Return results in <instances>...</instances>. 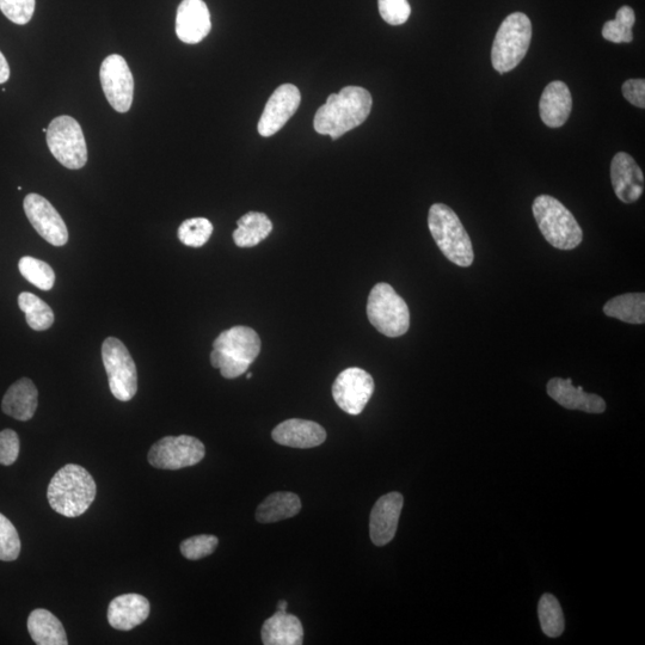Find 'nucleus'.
<instances>
[{
	"label": "nucleus",
	"mask_w": 645,
	"mask_h": 645,
	"mask_svg": "<svg viewBox=\"0 0 645 645\" xmlns=\"http://www.w3.org/2000/svg\"><path fill=\"white\" fill-rule=\"evenodd\" d=\"M548 393L565 409L580 410L588 414H602L606 410L604 399L598 395L586 393L581 386H574L571 379H551L548 383Z\"/></svg>",
	"instance_id": "nucleus-18"
},
{
	"label": "nucleus",
	"mask_w": 645,
	"mask_h": 645,
	"mask_svg": "<svg viewBox=\"0 0 645 645\" xmlns=\"http://www.w3.org/2000/svg\"><path fill=\"white\" fill-rule=\"evenodd\" d=\"M35 0H0V11L12 23L24 26L32 20Z\"/></svg>",
	"instance_id": "nucleus-35"
},
{
	"label": "nucleus",
	"mask_w": 645,
	"mask_h": 645,
	"mask_svg": "<svg viewBox=\"0 0 645 645\" xmlns=\"http://www.w3.org/2000/svg\"><path fill=\"white\" fill-rule=\"evenodd\" d=\"M211 29L210 10L204 0H183L176 15L177 38L195 45L204 40Z\"/></svg>",
	"instance_id": "nucleus-16"
},
{
	"label": "nucleus",
	"mask_w": 645,
	"mask_h": 645,
	"mask_svg": "<svg viewBox=\"0 0 645 645\" xmlns=\"http://www.w3.org/2000/svg\"><path fill=\"white\" fill-rule=\"evenodd\" d=\"M374 392V380L362 368L342 371L333 385V397L340 409L349 415H360Z\"/></svg>",
	"instance_id": "nucleus-12"
},
{
	"label": "nucleus",
	"mask_w": 645,
	"mask_h": 645,
	"mask_svg": "<svg viewBox=\"0 0 645 645\" xmlns=\"http://www.w3.org/2000/svg\"><path fill=\"white\" fill-rule=\"evenodd\" d=\"M538 616L546 636L556 638L564 631V614L561 605L552 594H544L538 605Z\"/></svg>",
	"instance_id": "nucleus-29"
},
{
	"label": "nucleus",
	"mask_w": 645,
	"mask_h": 645,
	"mask_svg": "<svg viewBox=\"0 0 645 645\" xmlns=\"http://www.w3.org/2000/svg\"><path fill=\"white\" fill-rule=\"evenodd\" d=\"M150 610V602L143 595H120L109 604L108 622L116 630H133L149 618Z\"/></svg>",
	"instance_id": "nucleus-20"
},
{
	"label": "nucleus",
	"mask_w": 645,
	"mask_h": 645,
	"mask_svg": "<svg viewBox=\"0 0 645 645\" xmlns=\"http://www.w3.org/2000/svg\"><path fill=\"white\" fill-rule=\"evenodd\" d=\"M10 78V66L4 54L0 52V84L8 82Z\"/></svg>",
	"instance_id": "nucleus-39"
},
{
	"label": "nucleus",
	"mask_w": 645,
	"mask_h": 645,
	"mask_svg": "<svg viewBox=\"0 0 645 645\" xmlns=\"http://www.w3.org/2000/svg\"><path fill=\"white\" fill-rule=\"evenodd\" d=\"M39 392L32 380L22 378L10 386L2 403L4 414L18 421L32 420L38 409Z\"/></svg>",
	"instance_id": "nucleus-22"
},
{
	"label": "nucleus",
	"mask_w": 645,
	"mask_h": 645,
	"mask_svg": "<svg viewBox=\"0 0 645 645\" xmlns=\"http://www.w3.org/2000/svg\"><path fill=\"white\" fill-rule=\"evenodd\" d=\"M206 456L205 445L194 436H165L149 452V463L161 470H181L199 464Z\"/></svg>",
	"instance_id": "nucleus-10"
},
{
	"label": "nucleus",
	"mask_w": 645,
	"mask_h": 645,
	"mask_svg": "<svg viewBox=\"0 0 645 645\" xmlns=\"http://www.w3.org/2000/svg\"><path fill=\"white\" fill-rule=\"evenodd\" d=\"M286 610H287V602L284 600H281L278 604V611L286 612Z\"/></svg>",
	"instance_id": "nucleus-40"
},
{
	"label": "nucleus",
	"mask_w": 645,
	"mask_h": 645,
	"mask_svg": "<svg viewBox=\"0 0 645 645\" xmlns=\"http://www.w3.org/2000/svg\"><path fill=\"white\" fill-rule=\"evenodd\" d=\"M100 79L110 106L118 113H127L133 103L134 79L125 58L112 54L104 59Z\"/></svg>",
	"instance_id": "nucleus-11"
},
{
	"label": "nucleus",
	"mask_w": 645,
	"mask_h": 645,
	"mask_svg": "<svg viewBox=\"0 0 645 645\" xmlns=\"http://www.w3.org/2000/svg\"><path fill=\"white\" fill-rule=\"evenodd\" d=\"M272 436L279 445L305 450L324 444L327 432L316 422L292 419L276 426Z\"/></svg>",
	"instance_id": "nucleus-19"
},
{
	"label": "nucleus",
	"mask_w": 645,
	"mask_h": 645,
	"mask_svg": "<svg viewBox=\"0 0 645 645\" xmlns=\"http://www.w3.org/2000/svg\"><path fill=\"white\" fill-rule=\"evenodd\" d=\"M372 96L360 86H347L339 94H331L327 103L317 110L316 132L337 140L364 124L372 109Z\"/></svg>",
	"instance_id": "nucleus-1"
},
{
	"label": "nucleus",
	"mask_w": 645,
	"mask_h": 645,
	"mask_svg": "<svg viewBox=\"0 0 645 645\" xmlns=\"http://www.w3.org/2000/svg\"><path fill=\"white\" fill-rule=\"evenodd\" d=\"M20 554V536L12 522L0 513V561H16Z\"/></svg>",
	"instance_id": "nucleus-33"
},
{
	"label": "nucleus",
	"mask_w": 645,
	"mask_h": 645,
	"mask_svg": "<svg viewBox=\"0 0 645 645\" xmlns=\"http://www.w3.org/2000/svg\"><path fill=\"white\" fill-rule=\"evenodd\" d=\"M301 511L299 496L287 491H279L266 497L256 511V520L261 524H273L293 518Z\"/></svg>",
	"instance_id": "nucleus-25"
},
{
	"label": "nucleus",
	"mask_w": 645,
	"mask_h": 645,
	"mask_svg": "<svg viewBox=\"0 0 645 645\" xmlns=\"http://www.w3.org/2000/svg\"><path fill=\"white\" fill-rule=\"evenodd\" d=\"M18 306L26 313L27 323L35 331H45L54 323V313L45 301L33 293L23 292L18 297Z\"/></svg>",
	"instance_id": "nucleus-28"
},
{
	"label": "nucleus",
	"mask_w": 645,
	"mask_h": 645,
	"mask_svg": "<svg viewBox=\"0 0 645 645\" xmlns=\"http://www.w3.org/2000/svg\"><path fill=\"white\" fill-rule=\"evenodd\" d=\"M233 241L239 248H253L264 241L273 231V223L264 213L249 212L237 221Z\"/></svg>",
	"instance_id": "nucleus-26"
},
{
	"label": "nucleus",
	"mask_w": 645,
	"mask_h": 645,
	"mask_svg": "<svg viewBox=\"0 0 645 645\" xmlns=\"http://www.w3.org/2000/svg\"><path fill=\"white\" fill-rule=\"evenodd\" d=\"M605 315L630 324H644V293H628L608 300L604 306Z\"/></svg>",
	"instance_id": "nucleus-27"
},
{
	"label": "nucleus",
	"mask_w": 645,
	"mask_h": 645,
	"mask_svg": "<svg viewBox=\"0 0 645 645\" xmlns=\"http://www.w3.org/2000/svg\"><path fill=\"white\" fill-rule=\"evenodd\" d=\"M573 109V98L567 84L555 81L546 86L539 102L540 118L550 128L565 125Z\"/></svg>",
	"instance_id": "nucleus-21"
},
{
	"label": "nucleus",
	"mask_w": 645,
	"mask_h": 645,
	"mask_svg": "<svg viewBox=\"0 0 645 645\" xmlns=\"http://www.w3.org/2000/svg\"><path fill=\"white\" fill-rule=\"evenodd\" d=\"M300 102L301 95L296 85L279 86L270 96L266 108L263 110L260 122H258V133L264 138L272 137L278 133L296 114Z\"/></svg>",
	"instance_id": "nucleus-14"
},
{
	"label": "nucleus",
	"mask_w": 645,
	"mask_h": 645,
	"mask_svg": "<svg viewBox=\"0 0 645 645\" xmlns=\"http://www.w3.org/2000/svg\"><path fill=\"white\" fill-rule=\"evenodd\" d=\"M20 454V438L14 430L0 432V464L10 466L16 463Z\"/></svg>",
	"instance_id": "nucleus-37"
},
{
	"label": "nucleus",
	"mask_w": 645,
	"mask_h": 645,
	"mask_svg": "<svg viewBox=\"0 0 645 645\" xmlns=\"http://www.w3.org/2000/svg\"><path fill=\"white\" fill-rule=\"evenodd\" d=\"M102 359L113 396L121 402L131 401L138 391V372L125 344L108 337L103 342Z\"/></svg>",
	"instance_id": "nucleus-9"
},
{
	"label": "nucleus",
	"mask_w": 645,
	"mask_h": 645,
	"mask_svg": "<svg viewBox=\"0 0 645 645\" xmlns=\"http://www.w3.org/2000/svg\"><path fill=\"white\" fill-rule=\"evenodd\" d=\"M380 16L391 26H401L409 20L411 8L408 0H378Z\"/></svg>",
	"instance_id": "nucleus-36"
},
{
	"label": "nucleus",
	"mask_w": 645,
	"mask_h": 645,
	"mask_svg": "<svg viewBox=\"0 0 645 645\" xmlns=\"http://www.w3.org/2000/svg\"><path fill=\"white\" fill-rule=\"evenodd\" d=\"M28 631L32 640L39 645H66V632L60 620L47 610H35L28 618Z\"/></svg>",
	"instance_id": "nucleus-24"
},
{
	"label": "nucleus",
	"mask_w": 645,
	"mask_h": 645,
	"mask_svg": "<svg viewBox=\"0 0 645 645\" xmlns=\"http://www.w3.org/2000/svg\"><path fill=\"white\" fill-rule=\"evenodd\" d=\"M24 212L36 232L54 247H64L69 242L65 221L51 202L39 194H29L23 202Z\"/></svg>",
	"instance_id": "nucleus-13"
},
{
	"label": "nucleus",
	"mask_w": 645,
	"mask_h": 645,
	"mask_svg": "<svg viewBox=\"0 0 645 645\" xmlns=\"http://www.w3.org/2000/svg\"><path fill=\"white\" fill-rule=\"evenodd\" d=\"M46 140L49 151L65 168L78 170L85 167L88 146L77 120L67 115L58 116L49 124Z\"/></svg>",
	"instance_id": "nucleus-8"
},
{
	"label": "nucleus",
	"mask_w": 645,
	"mask_h": 645,
	"mask_svg": "<svg viewBox=\"0 0 645 645\" xmlns=\"http://www.w3.org/2000/svg\"><path fill=\"white\" fill-rule=\"evenodd\" d=\"M404 505L399 493L386 494L374 505L370 518V536L374 545L385 546L396 536Z\"/></svg>",
	"instance_id": "nucleus-15"
},
{
	"label": "nucleus",
	"mask_w": 645,
	"mask_h": 645,
	"mask_svg": "<svg viewBox=\"0 0 645 645\" xmlns=\"http://www.w3.org/2000/svg\"><path fill=\"white\" fill-rule=\"evenodd\" d=\"M247 378H248V379H251V378H253V373H248V376H247Z\"/></svg>",
	"instance_id": "nucleus-41"
},
{
	"label": "nucleus",
	"mask_w": 645,
	"mask_h": 645,
	"mask_svg": "<svg viewBox=\"0 0 645 645\" xmlns=\"http://www.w3.org/2000/svg\"><path fill=\"white\" fill-rule=\"evenodd\" d=\"M261 636L266 645H300L304 642V629L298 617L276 611L263 623Z\"/></svg>",
	"instance_id": "nucleus-23"
},
{
	"label": "nucleus",
	"mask_w": 645,
	"mask_h": 645,
	"mask_svg": "<svg viewBox=\"0 0 645 645\" xmlns=\"http://www.w3.org/2000/svg\"><path fill=\"white\" fill-rule=\"evenodd\" d=\"M23 278L42 291H51L55 284V273L48 263L38 258L24 256L18 263Z\"/></svg>",
	"instance_id": "nucleus-30"
},
{
	"label": "nucleus",
	"mask_w": 645,
	"mask_h": 645,
	"mask_svg": "<svg viewBox=\"0 0 645 645\" xmlns=\"http://www.w3.org/2000/svg\"><path fill=\"white\" fill-rule=\"evenodd\" d=\"M219 540L215 536H210V534H201V536H195L188 538L181 543L180 549L182 555L190 561H199L201 558H205L213 554L215 549L218 548Z\"/></svg>",
	"instance_id": "nucleus-34"
},
{
	"label": "nucleus",
	"mask_w": 645,
	"mask_h": 645,
	"mask_svg": "<svg viewBox=\"0 0 645 645\" xmlns=\"http://www.w3.org/2000/svg\"><path fill=\"white\" fill-rule=\"evenodd\" d=\"M368 321L387 337L403 336L410 327V311L404 299L385 282L373 287L367 301Z\"/></svg>",
	"instance_id": "nucleus-7"
},
{
	"label": "nucleus",
	"mask_w": 645,
	"mask_h": 645,
	"mask_svg": "<svg viewBox=\"0 0 645 645\" xmlns=\"http://www.w3.org/2000/svg\"><path fill=\"white\" fill-rule=\"evenodd\" d=\"M261 346L254 329L238 325L223 331L214 341L211 364L226 379L241 377L260 354Z\"/></svg>",
	"instance_id": "nucleus-3"
},
{
	"label": "nucleus",
	"mask_w": 645,
	"mask_h": 645,
	"mask_svg": "<svg viewBox=\"0 0 645 645\" xmlns=\"http://www.w3.org/2000/svg\"><path fill=\"white\" fill-rule=\"evenodd\" d=\"M429 231L447 260L470 267L475 260L471 239L456 212L444 204H434L428 215Z\"/></svg>",
	"instance_id": "nucleus-4"
},
{
	"label": "nucleus",
	"mask_w": 645,
	"mask_h": 645,
	"mask_svg": "<svg viewBox=\"0 0 645 645\" xmlns=\"http://www.w3.org/2000/svg\"><path fill=\"white\" fill-rule=\"evenodd\" d=\"M623 95L626 101L638 108H645V81L644 79H629L623 85Z\"/></svg>",
	"instance_id": "nucleus-38"
},
{
	"label": "nucleus",
	"mask_w": 645,
	"mask_h": 645,
	"mask_svg": "<svg viewBox=\"0 0 645 645\" xmlns=\"http://www.w3.org/2000/svg\"><path fill=\"white\" fill-rule=\"evenodd\" d=\"M611 181L614 193L624 204H632L644 192L643 171L628 153L619 152L611 163Z\"/></svg>",
	"instance_id": "nucleus-17"
},
{
	"label": "nucleus",
	"mask_w": 645,
	"mask_h": 645,
	"mask_svg": "<svg viewBox=\"0 0 645 645\" xmlns=\"http://www.w3.org/2000/svg\"><path fill=\"white\" fill-rule=\"evenodd\" d=\"M533 214L540 231L552 247L573 250L582 242L583 232L567 207L549 195H540L533 202Z\"/></svg>",
	"instance_id": "nucleus-5"
},
{
	"label": "nucleus",
	"mask_w": 645,
	"mask_h": 645,
	"mask_svg": "<svg viewBox=\"0 0 645 645\" xmlns=\"http://www.w3.org/2000/svg\"><path fill=\"white\" fill-rule=\"evenodd\" d=\"M532 40V23L522 12H514L501 24L493 48L491 63L497 72H511L526 57Z\"/></svg>",
	"instance_id": "nucleus-6"
},
{
	"label": "nucleus",
	"mask_w": 645,
	"mask_h": 645,
	"mask_svg": "<svg viewBox=\"0 0 645 645\" xmlns=\"http://www.w3.org/2000/svg\"><path fill=\"white\" fill-rule=\"evenodd\" d=\"M213 225L206 218H192L183 221L178 229V239L187 247L201 248L210 241Z\"/></svg>",
	"instance_id": "nucleus-32"
},
{
	"label": "nucleus",
	"mask_w": 645,
	"mask_h": 645,
	"mask_svg": "<svg viewBox=\"0 0 645 645\" xmlns=\"http://www.w3.org/2000/svg\"><path fill=\"white\" fill-rule=\"evenodd\" d=\"M635 21V11L630 6H622L618 10L616 18L605 23L602 28V36L613 43H630L634 40L632 27H634Z\"/></svg>",
	"instance_id": "nucleus-31"
},
{
	"label": "nucleus",
	"mask_w": 645,
	"mask_h": 645,
	"mask_svg": "<svg viewBox=\"0 0 645 645\" xmlns=\"http://www.w3.org/2000/svg\"><path fill=\"white\" fill-rule=\"evenodd\" d=\"M96 493V483L90 473L82 466L69 464L53 476L47 499L53 511L66 518H77L88 511Z\"/></svg>",
	"instance_id": "nucleus-2"
}]
</instances>
